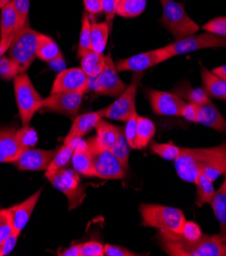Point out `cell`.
Segmentation results:
<instances>
[{
  "instance_id": "6da1fadb",
  "label": "cell",
  "mask_w": 226,
  "mask_h": 256,
  "mask_svg": "<svg viewBox=\"0 0 226 256\" xmlns=\"http://www.w3.org/2000/svg\"><path fill=\"white\" fill-rule=\"evenodd\" d=\"M162 249L170 256H226V242L220 235H203L195 242L182 235L158 231Z\"/></svg>"
},
{
  "instance_id": "7a4b0ae2",
  "label": "cell",
  "mask_w": 226,
  "mask_h": 256,
  "mask_svg": "<svg viewBox=\"0 0 226 256\" xmlns=\"http://www.w3.org/2000/svg\"><path fill=\"white\" fill-rule=\"evenodd\" d=\"M139 210L143 226L182 235L187 220L180 208L159 204H141Z\"/></svg>"
},
{
  "instance_id": "3957f363",
  "label": "cell",
  "mask_w": 226,
  "mask_h": 256,
  "mask_svg": "<svg viewBox=\"0 0 226 256\" xmlns=\"http://www.w3.org/2000/svg\"><path fill=\"white\" fill-rule=\"evenodd\" d=\"M162 6L161 22L175 40L195 35L200 27L187 14L184 6L174 0H160Z\"/></svg>"
},
{
  "instance_id": "277c9868",
  "label": "cell",
  "mask_w": 226,
  "mask_h": 256,
  "mask_svg": "<svg viewBox=\"0 0 226 256\" xmlns=\"http://www.w3.org/2000/svg\"><path fill=\"white\" fill-rule=\"evenodd\" d=\"M14 96L22 126H28L37 112H40L43 97L38 93L27 72L13 79Z\"/></svg>"
},
{
  "instance_id": "5b68a950",
  "label": "cell",
  "mask_w": 226,
  "mask_h": 256,
  "mask_svg": "<svg viewBox=\"0 0 226 256\" xmlns=\"http://www.w3.org/2000/svg\"><path fill=\"white\" fill-rule=\"evenodd\" d=\"M39 33L29 26L17 31L8 49V56L17 64L19 74L27 70L37 58V43Z\"/></svg>"
},
{
  "instance_id": "8992f818",
  "label": "cell",
  "mask_w": 226,
  "mask_h": 256,
  "mask_svg": "<svg viewBox=\"0 0 226 256\" xmlns=\"http://www.w3.org/2000/svg\"><path fill=\"white\" fill-rule=\"evenodd\" d=\"M92 153L93 170L95 176L104 180H120L127 174L125 168L111 150L100 146L96 137H91L87 140Z\"/></svg>"
},
{
  "instance_id": "52a82bcc",
  "label": "cell",
  "mask_w": 226,
  "mask_h": 256,
  "mask_svg": "<svg viewBox=\"0 0 226 256\" xmlns=\"http://www.w3.org/2000/svg\"><path fill=\"white\" fill-rule=\"evenodd\" d=\"M45 176L55 189L66 196L70 210L83 203L86 197L85 189L80 181V174L74 170L63 168L52 172H46Z\"/></svg>"
},
{
  "instance_id": "ba28073f",
  "label": "cell",
  "mask_w": 226,
  "mask_h": 256,
  "mask_svg": "<svg viewBox=\"0 0 226 256\" xmlns=\"http://www.w3.org/2000/svg\"><path fill=\"white\" fill-rule=\"evenodd\" d=\"M213 152L211 148H183L180 156L174 160L177 172L181 178L188 183H195L197 178L209 160Z\"/></svg>"
},
{
  "instance_id": "9c48e42d",
  "label": "cell",
  "mask_w": 226,
  "mask_h": 256,
  "mask_svg": "<svg viewBox=\"0 0 226 256\" xmlns=\"http://www.w3.org/2000/svg\"><path fill=\"white\" fill-rule=\"evenodd\" d=\"M125 88L127 85L119 78L111 56H105V64L101 72L96 78L90 79V90L92 89L97 95L117 98Z\"/></svg>"
},
{
  "instance_id": "30bf717a",
  "label": "cell",
  "mask_w": 226,
  "mask_h": 256,
  "mask_svg": "<svg viewBox=\"0 0 226 256\" xmlns=\"http://www.w3.org/2000/svg\"><path fill=\"white\" fill-rule=\"evenodd\" d=\"M142 78V72H137L134 74L133 80L125 90L116 98L113 104L106 108L104 118L127 122L134 114L137 112L136 110V97L138 92V86Z\"/></svg>"
},
{
  "instance_id": "8fae6325",
  "label": "cell",
  "mask_w": 226,
  "mask_h": 256,
  "mask_svg": "<svg viewBox=\"0 0 226 256\" xmlns=\"http://www.w3.org/2000/svg\"><path fill=\"white\" fill-rule=\"evenodd\" d=\"M214 47L226 48V37L216 36L206 32L200 35H193L182 40H175V42L165 46L171 58L177 56L191 54L200 49Z\"/></svg>"
},
{
  "instance_id": "7c38bea8",
  "label": "cell",
  "mask_w": 226,
  "mask_h": 256,
  "mask_svg": "<svg viewBox=\"0 0 226 256\" xmlns=\"http://www.w3.org/2000/svg\"><path fill=\"white\" fill-rule=\"evenodd\" d=\"M83 92H56L50 93L41 102V112H51L66 116H75L79 114L83 98Z\"/></svg>"
},
{
  "instance_id": "4fadbf2b",
  "label": "cell",
  "mask_w": 226,
  "mask_h": 256,
  "mask_svg": "<svg viewBox=\"0 0 226 256\" xmlns=\"http://www.w3.org/2000/svg\"><path fill=\"white\" fill-rule=\"evenodd\" d=\"M171 58L165 46L154 50L146 51L137 56L118 60L115 64L117 72H142L150 68L155 66Z\"/></svg>"
},
{
  "instance_id": "5bb4252c",
  "label": "cell",
  "mask_w": 226,
  "mask_h": 256,
  "mask_svg": "<svg viewBox=\"0 0 226 256\" xmlns=\"http://www.w3.org/2000/svg\"><path fill=\"white\" fill-rule=\"evenodd\" d=\"M149 102L153 112L158 116H181L186 101L175 93L149 90L147 92Z\"/></svg>"
},
{
  "instance_id": "9a60e30c",
  "label": "cell",
  "mask_w": 226,
  "mask_h": 256,
  "mask_svg": "<svg viewBox=\"0 0 226 256\" xmlns=\"http://www.w3.org/2000/svg\"><path fill=\"white\" fill-rule=\"evenodd\" d=\"M90 91V78L81 68H65L58 72L54 79L51 93Z\"/></svg>"
},
{
  "instance_id": "2e32d148",
  "label": "cell",
  "mask_w": 226,
  "mask_h": 256,
  "mask_svg": "<svg viewBox=\"0 0 226 256\" xmlns=\"http://www.w3.org/2000/svg\"><path fill=\"white\" fill-rule=\"evenodd\" d=\"M56 150H45L36 148H26L12 164L19 170H46L51 164Z\"/></svg>"
},
{
  "instance_id": "e0dca14e",
  "label": "cell",
  "mask_w": 226,
  "mask_h": 256,
  "mask_svg": "<svg viewBox=\"0 0 226 256\" xmlns=\"http://www.w3.org/2000/svg\"><path fill=\"white\" fill-rule=\"evenodd\" d=\"M42 190H38L33 195H31L28 199L24 200L23 202L16 204V206L7 208V214L10 220L12 232L15 234H20L24 226H27L35 208L36 204L41 196Z\"/></svg>"
},
{
  "instance_id": "ac0fdd59",
  "label": "cell",
  "mask_w": 226,
  "mask_h": 256,
  "mask_svg": "<svg viewBox=\"0 0 226 256\" xmlns=\"http://www.w3.org/2000/svg\"><path fill=\"white\" fill-rule=\"evenodd\" d=\"M105 110H106V108L97 112H87L82 116H75L68 134L64 138V142L81 140L91 130L95 129L97 124L104 118Z\"/></svg>"
},
{
  "instance_id": "d6986e66",
  "label": "cell",
  "mask_w": 226,
  "mask_h": 256,
  "mask_svg": "<svg viewBox=\"0 0 226 256\" xmlns=\"http://www.w3.org/2000/svg\"><path fill=\"white\" fill-rule=\"evenodd\" d=\"M16 131L12 128L0 130V162L12 164L24 149L17 140Z\"/></svg>"
},
{
  "instance_id": "ffe728a7",
  "label": "cell",
  "mask_w": 226,
  "mask_h": 256,
  "mask_svg": "<svg viewBox=\"0 0 226 256\" xmlns=\"http://www.w3.org/2000/svg\"><path fill=\"white\" fill-rule=\"evenodd\" d=\"M212 182L220 176H226V143L213 147L212 156L201 172Z\"/></svg>"
},
{
  "instance_id": "44dd1931",
  "label": "cell",
  "mask_w": 226,
  "mask_h": 256,
  "mask_svg": "<svg viewBox=\"0 0 226 256\" xmlns=\"http://www.w3.org/2000/svg\"><path fill=\"white\" fill-rule=\"evenodd\" d=\"M73 170L85 176H95L93 170L92 153L87 140L81 139L74 148L71 158Z\"/></svg>"
},
{
  "instance_id": "7402d4cb",
  "label": "cell",
  "mask_w": 226,
  "mask_h": 256,
  "mask_svg": "<svg viewBox=\"0 0 226 256\" xmlns=\"http://www.w3.org/2000/svg\"><path fill=\"white\" fill-rule=\"evenodd\" d=\"M37 58L51 64H63V56L57 43L51 37L41 33L38 35Z\"/></svg>"
},
{
  "instance_id": "603a6c76",
  "label": "cell",
  "mask_w": 226,
  "mask_h": 256,
  "mask_svg": "<svg viewBox=\"0 0 226 256\" xmlns=\"http://www.w3.org/2000/svg\"><path fill=\"white\" fill-rule=\"evenodd\" d=\"M197 124L211 128L217 132L226 133V120L212 104V101L199 106Z\"/></svg>"
},
{
  "instance_id": "cb8c5ba5",
  "label": "cell",
  "mask_w": 226,
  "mask_h": 256,
  "mask_svg": "<svg viewBox=\"0 0 226 256\" xmlns=\"http://www.w3.org/2000/svg\"><path fill=\"white\" fill-rule=\"evenodd\" d=\"M201 74H202L201 76H202L203 89L208 96L226 100V81L203 66L201 68Z\"/></svg>"
},
{
  "instance_id": "d4e9b609",
  "label": "cell",
  "mask_w": 226,
  "mask_h": 256,
  "mask_svg": "<svg viewBox=\"0 0 226 256\" xmlns=\"http://www.w3.org/2000/svg\"><path fill=\"white\" fill-rule=\"evenodd\" d=\"M95 129L97 132L95 137L99 145L110 150L115 144L118 134L122 130V128L114 126L102 118L97 124Z\"/></svg>"
},
{
  "instance_id": "484cf974",
  "label": "cell",
  "mask_w": 226,
  "mask_h": 256,
  "mask_svg": "<svg viewBox=\"0 0 226 256\" xmlns=\"http://www.w3.org/2000/svg\"><path fill=\"white\" fill-rule=\"evenodd\" d=\"M17 31V14L12 2H10L1 8V18H0V40L10 37Z\"/></svg>"
},
{
  "instance_id": "4316f807",
  "label": "cell",
  "mask_w": 226,
  "mask_h": 256,
  "mask_svg": "<svg viewBox=\"0 0 226 256\" xmlns=\"http://www.w3.org/2000/svg\"><path fill=\"white\" fill-rule=\"evenodd\" d=\"M110 29L106 22H97L92 20L91 28V45L92 50L97 54H104V50L107 46Z\"/></svg>"
},
{
  "instance_id": "83f0119b",
  "label": "cell",
  "mask_w": 226,
  "mask_h": 256,
  "mask_svg": "<svg viewBox=\"0 0 226 256\" xmlns=\"http://www.w3.org/2000/svg\"><path fill=\"white\" fill-rule=\"evenodd\" d=\"M80 140H73L70 142H63V145L56 150L55 156L46 170V172H52L65 168L72 158L75 146Z\"/></svg>"
},
{
  "instance_id": "f1b7e54d",
  "label": "cell",
  "mask_w": 226,
  "mask_h": 256,
  "mask_svg": "<svg viewBox=\"0 0 226 256\" xmlns=\"http://www.w3.org/2000/svg\"><path fill=\"white\" fill-rule=\"evenodd\" d=\"M105 64V56L97 54L93 50L81 58V68L90 79H94L101 72Z\"/></svg>"
},
{
  "instance_id": "f546056e",
  "label": "cell",
  "mask_w": 226,
  "mask_h": 256,
  "mask_svg": "<svg viewBox=\"0 0 226 256\" xmlns=\"http://www.w3.org/2000/svg\"><path fill=\"white\" fill-rule=\"evenodd\" d=\"M156 133L154 122L138 114L137 118V149L146 148Z\"/></svg>"
},
{
  "instance_id": "4dcf8cb0",
  "label": "cell",
  "mask_w": 226,
  "mask_h": 256,
  "mask_svg": "<svg viewBox=\"0 0 226 256\" xmlns=\"http://www.w3.org/2000/svg\"><path fill=\"white\" fill-rule=\"evenodd\" d=\"M197 186V194H196V204L201 208L203 206L204 204L211 202L213 199L216 191L214 189L213 182L209 178L203 174L202 172H200L197 180L195 182Z\"/></svg>"
},
{
  "instance_id": "1f68e13d",
  "label": "cell",
  "mask_w": 226,
  "mask_h": 256,
  "mask_svg": "<svg viewBox=\"0 0 226 256\" xmlns=\"http://www.w3.org/2000/svg\"><path fill=\"white\" fill-rule=\"evenodd\" d=\"M175 94L181 96L184 100L187 99V102H192L198 106L208 104L211 101L208 94L205 92L203 88H192L189 84H181L177 89H175Z\"/></svg>"
},
{
  "instance_id": "d6a6232c",
  "label": "cell",
  "mask_w": 226,
  "mask_h": 256,
  "mask_svg": "<svg viewBox=\"0 0 226 256\" xmlns=\"http://www.w3.org/2000/svg\"><path fill=\"white\" fill-rule=\"evenodd\" d=\"M210 206H212L215 216L219 222L221 235H224L226 233V192L219 189L211 200Z\"/></svg>"
},
{
  "instance_id": "836d02e7",
  "label": "cell",
  "mask_w": 226,
  "mask_h": 256,
  "mask_svg": "<svg viewBox=\"0 0 226 256\" xmlns=\"http://www.w3.org/2000/svg\"><path fill=\"white\" fill-rule=\"evenodd\" d=\"M147 0H120L117 6V14L132 18L140 16L146 8Z\"/></svg>"
},
{
  "instance_id": "e575fe53",
  "label": "cell",
  "mask_w": 226,
  "mask_h": 256,
  "mask_svg": "<svg viewBox=\"0 0 226 256\" xmlns=\"http://www.w3.org/2000/svg\"><path fill=\"white\" fill-rule=\"evenodd\" d=\"M91 28H92V20L88 14H84L82 18V29L80 33L79 46H78V58H81L84 54L92 50L91 45Z\"/></svg>"
},
{
  "instance_id": "d590c367",
  "label": "cell",
  "mask_w": 226,
  "mask_h": 256,
  "mask_svg": "<svg viewBox=\"0 0 226 256\" xmlns=\"http://www.w3.org/2000/svg\"><path fill=\"white\" fill-rule=\"evenodd\" d=\"M113 154L118 158V160L128 168L129 166V158H130V150L131 146L125 138L123 129L119 132L117 140L113 147L110 149Z\"/></svg>"
},
{
  "instance_id": "8d00e7d4",
  "label": "cell",
  "mask_w": 226,
  "mask_h": 256,
  "mask_svg": "<svg viewBox=\"0 0 226 256\" xmlns=\"http://www.w3.org/2000/svg\"><path fill=\"white\" fill-rule=\"evenodd\" d=\"M184 147H179L173 143H154L151 150L165 160H175L183 151Z\"/></svg>"
},
{
  "instance_id": "74e56055",
  "label": "cell",
  "mask_w": 226,
  "mask_h": 256,
  "mask_svg": "<svg viewBox=\"0 0 226 256\" xmlns=\"http://www.w3.org/2000/svg\"><path fill=\"white\" fill-rule=\"evenodd\" d=\"M12 4L17 14V30L27 27L29 22L30 0H12Z\"/></svg>"
},
{
  "instance_id": "f35d334b",
  "label": "cell",
  "mask_w": 226,
  "mask_h": 256,
  "mask_svg": "<svg viewBox=\"0 0 226 256\" xmlns=\"http://www.w3.org/2000/svg\"><path fill=\"white\" fill-rule=\"evenodd\" d=\"M16 136L19 144L22 148L34 147L38 142V135L33 128L28 126H22L20 130L16 131Z\"/></svg>"
},
{
  "instance_id": "ab89813d",
  "label": "cell",
  "mask_w": 226,
  "mask_h": 256,
  "mask_svg": "<svg viewBox=\"0 0 226 256\" xmlns=\"http://www.w3.org/2000/svg\"><path fill=\"white\" fill-rule=\"evenodd\" d=\"M17 74H19L18 66L9 56H2L0 58V78L11 80Z\"/></svg>"
},
{
  "instance_id": "60d3db41",
  "label": "cell",
  "mask_w": 226,
  "mask_h": 256,
  "mask_svg": "<svg viewBox=\"0 0 226 256\" xmlns=\"http://www.w3.org/2000/svg\"><path fill=\"white\" fill-rule=\"evenodd\" d=\"M205 32L216 36L226 37V16H217L203 26Z\"/></svg>"
},
{
  "instance_id": "b9f144b4",
  "label": "cell",
  "mask_w": 226,
  "mask_h": 256,
  "mask_svg": "<svg viewBox=\"0 0 226 256\" xmlns=\"http://www.w3.org/2000/svg\"><path fill=\"white\" fill-rule=\"evenodd\" d=\"M137 118L138 114H134L127 122L123 129L125 138H127L132 149H137Z\"/></svg>"
},
{
  "instance_id": "7bdbcfd3",
  "label": "cell",
  "mask_w": 226,
  "mask_h": 256,
  "mask_svg": "<svg viewBox=\"0 0 226 256\" xmlns=\"http://www.w3.org/2000/svg\"><path fill=\"white\" fill-rule=\"evenodd\" d=\"M204 234L201 231V228L199 226L198 224L192 220H186L183 228V233L182 236L190 242H195L200 240L202 238Z\"/></svg>"
},
{
  "instance_id": "ee69618b",
  "label": "cell",
  "mask_w": 226,
  "mask_h": 256,
  "mask_svg": "<svg viewBox=\"0 0 226 256\" xmlns=\"http://www.w3.org/2000/svg\"><path fill=\"white\" fill-rule=\"evenodd\" d=\"M81 256H104V245L97 241L82 243Z\"/></svg>"
},
{
  "instance_id": "f6af8a7d",
  "label": "cell",
  "mask_w": 226,
  "mask_h": 256,
  "mask_svg": "<svg viewBox=\"0 0 226 256\" xmlns=\"http://www.w3.org/2000/svg\"><path fill=\"white\" fill-rule=\"evenodd\" d=\"M120 0H102L103 2V12L105 14L106 22L110 31L112 30V26L114 18L117 14V6Z\"/></svg>"
},
{
  "instance_id": "bcb514c9",
  "label": "cell",
  "mask_w": 226,
  "mask_h": 256,
  "mask_svg": "<svg viewBox=\"0 0 226 256\" xmlns=\"http://www.w3.org/2000/svg\"><path fill=\"white\" fill-rule=\"evenodd\" d=\"M12 233V228L6 210H0V243Z\"/></svg>"
},
{
  "instance_id": "7dc6e473",
  "label": "cell",
  "mask_w": 226,
  "mask_h": 256,
  "mask_svg": "<svg viewBox=\"0 0 226 256\" xmlns=\"http://www.w3.org/2000/svg\"><path fill=\"white\" fill-rule=\"evenodd\" d=\"M86 14L90 16L92 20L103 12V2L102 0H83Z\"/></svg>"
},
{
  "instance_id": "c3c4849f",
  "label": "cell",
  "mask_w": 226,
  "mask_h": 256,
  "mask_svg": "<svg viewBox=\"0 0 226 256\" xmlns=\"http://www.w3.org/2000/svg\"><path fill=\"white\" fill-rule=\"evenodd\" d=\"M104 255L105 256H136L139 254L121 246L106 244L104 245Z\"/></svg>"
},
{
  "instance_id": "681fc988",
  "label": "cell",
  "mask_w": 226,
  "mask_h": 256,
  "mask_svg": "<svg viewBox=\"0 0 226 256\" xmlns=\"http://www.w3.org/2000/svg\"><path fill=\"white\" fill-rule=\"evenodd\" d=\"M18 236H19L18 234H15L12 232L6 239H4L1 243H0V256L7 255L13 250V248L16 245Z\"/></svg>"
},
{
  "instance_id": "f907efd6",
  "label": "cell",
  "mask_w": 226,
  "mask_h": 256,
  "mask_svg": "<svg viewBox=\"0 0 226 256\" xmlns=\"http://www.w3.org/2000/svg\"><path fill=\"white\" fill-rule=\"evenodd\" d=\"M198 110L199 106L196 104H192V102H186V104L182 110L181 116L188 120L189 122H197V116H198Z\"/></svg>"
},
{
  "instance_id": "816d5d0a",
  "label": "cell",
  "mask_w": 226,
  "mask_h": 256,
  "mask_svg": "<svg viewBox=\"0 0 226 256\" xmlns=\"http://www.w3.org/2000/svg\"><path fill=\"white\" fill-rule=\"evenodd\" d=\"M81 244H74L64 250H62L58 255L60 256H81Z\"/></svg>"
},
{
  "instance_id": "f5cc1de1",
  "label": "cell",
  "mask_w": 226,
  "mask_h": 256,
  "mask_svg": "<svg viewBox=\"0 0 226 256\" xmlns=\"http://www.w3.org/2000/svg\"><path fill=\"white\" fill-rule=\"evenodd\" d=\"M14 34H12L10 37L6 38V39H3V40H0V58H1L2 56H4V54L7 52L9 47H10V44L14 38Z\"/></svg>"
},
{
  "instance_id": "db71d44e",
  "label": "cell",
  "mask_w": 226,
  "mask_h": 256,
  "mask_svg": "<svg viewBox=\"0 0 226 256\" xmlns=\"http://www.w3.org/2000/svg\"><path fill=\"white\" fill-rule=\"evenodd\" d=\"M212 72L226 81V66L215 68L214 70H212Z\"/></svg>"
},
{
  "instance_id": "11a10c76",
  "label": "cell",
  "mask_w": 226,
  "mask_h": 256,
  "mask_svg": "<svg viewBox=\"0 0 226 256\" xmlns=\"http://www.w3.org/2000/svg\"><path fill=\"white\" fill-rule=\"evenodd\" d=\"M11 2H12V0H0V10L4 8L6 4H10Z\"/></svg>"
},
{
  "instance_id": "9f6ffc18",
  "label": "cell",
  "mask_w": 226,
  "mask_h": 256,
  "mask_svg": "<svg viewBox=\"0 0 226 256\" xmlns=\"http://www.w3.org/2000/svg\"><path fill=\"white\" fill-rule=\"evenodd\" d=\"M220 190H222V191H225V192H226V178H225V181L223 182V184L221 185Z\"/></svg>"
},
{
  "instance_id": "6f0895ef",
  "label": "cell",
  "mask_w": 226,
  "mask_h": 256,
  "mask_svg": "<svg viewBox=\"0 0 226 256\" xmlns=\"http://www.w3.org/2000/svg\"><path fill=\"white\" fill-rule=\"evenodd\" d=\"M221 240L224 241V242H226V233H225L224 235H221Z\"/></svg>"
}]
</instances>
